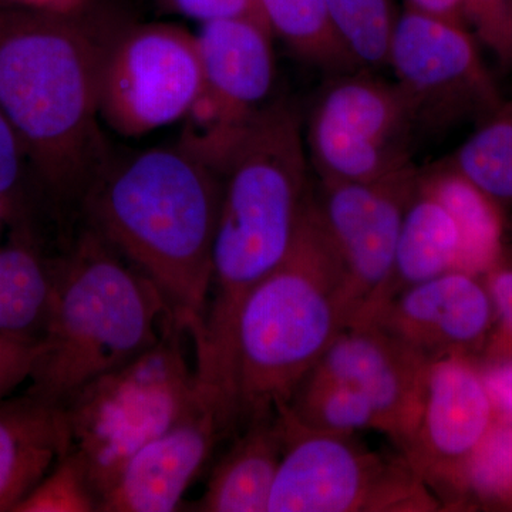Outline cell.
<instances>
[{"label": "cell", "instance_id": "obj_27", "mask_svg": "<svg viewBox=\"0 0 512 512\" xmlns=\"http://www.w3.org/2000/svg\"><path fill=\"white\" fill-rule=\"evenodd\" d=\"M99 498L82 461L67 451L13 512H94Z\"/></svg>", "mask_w": 512, "mask_h": 512}, {"label": "cell", "instance_id": "obj_26", "mask_svg": "<svg viewBox=\"0 0 512 512\" xmlns=\"http://www.w3.org/2000/svg\"><path fill=\"white\" fill-rule=\"evenodd\" d=\"M336 32L362 69L386 67L396 20L394 0H325Z\"/></svg>", "mask_w": 512, "mask_h": 512}, {"label": "cell", "instance_id": "obj_16", "mask_svg": "<svg viewBox=\"0 0 512 512\" xmlns=\"http://www.w3.org/2000/svg\"><path fill=\"white\" fill-rule=\"evenodd\" d=\"M429 366L376 323L360 322L343 330L315 367L365 394L382 433L403 453L419 426Z\"/></svg>", "mask_w": 512, "mask_h": 512}, {"label": "cell", "instance_id": "obj_7", "mask_svg": "<svg viewBox=\"0 0 512 512\" xmlns=\"http://www.w3.org/2000/svg\"><path fill=\"white\" fill-rule=\"evenodd\" d=\"M284 453L268 512H426L443 507L403 456L377 453L356 434L302 426L278 409Z\"/></svg>", "mask_w": 512, "mask_h": 512}, {"label": "cell", "instance_id": "obj_17", "mask_svg": "<svg viewBox=\"0 0 512 512\" xmlns=\"http://www.w3.org/2000/svg\"><path fill=\"white\" fill-rule=\"evenodd\" d=\"M67 450L62 407L30 393L0 399V512H13Z\"/></svg>", "mask_w": 512, "mask_h": 512}, {"label": "cell", "instance_id": "obj_14", "mask_svg": "<svg viewBox=\"0 0 512 512\" xmlns=\"http://www.w3.org/2000/svg\"><path fill=\"white\" fill-rule=\"evenodd\" d=\"M365 322L376 323L427 362L474 359L490 338L494 306L481 276L450 271L393 296Z\"/></svg>", "mask_w": 512, "mask_h": 512}, {"label": "cell", "instance_id": "obj_20", "mask_svg": "<svg viewBox=\"0 0 512 512\" xmlns=\"http://www.w3.org/2000/svg\"><path fill=\"white\" fill-rule=\"evenodd\" d=\"M419 183L456 221L461 238L457 271L483 278L507 248L503 207L444 160L419 168Z\"/></svg>", "mask_w": 512, "mask_h": 512}, {"label": "cell", "instance_id": "obj_32", "mask_svg": "<svg viewBox=\"0 0 512 512\" xmlns=\"http://www.w3.org/2000/svg\"><path fill=\"white\" fill-rule=\"evenodd\" d=\"M161 5L184 18L198 23L212 20L251 18L262 20L255 0H160ZM269 28V26H268Z\"/></svg>", "mask_w": 512, "mask_h": 512}, {"label": "cell", "instance_id": "obj_29", "mask_svg": "<svg viewBox=\"0 0 512 512\" xmlns=\"http://www.w3.org/2000/svg\"><path fill=\"white\" fill-rule=\"evenodd\" d=\"M29 165L15 128L0 110V218L19 224L25 217V181Z\"/></svg>", "mask_w": 512, "mask_h": 512}, {"label": "cell", "instance_id": "obj_12", "mask_svg": "<svg viewBox=\"0 0 512 512\" xmlns=\"http://www.w3.org/2000/svg\"><path fill=\"white\" fill-rule=\"evenodd\" d=\"M417 177L419 168L412 164L379 180L313 185L316 215L348 284L352 325L370 315L389 281Z\"/></svg>", "mask_w": 512, "mask_h": 512}, {"label": "cell", "instance_id": "obj_3", "mask_svg": "<svg viewBox=\"0 0 512 512\" xmlns=\"http://www.w3.org/2000/svg\"><path fill=\"white\" fill-rule=\"evenodd\" d=\"M111 35L93 15L0 9V110L62 200L83 198L103 168L100 73Z\"/></svg>", "mask_w": 512, "mask_h": 512}, {"label": "cell", "instance_id": "obj_22", "mask_svg": "<svg viewBox=\"0 0 512 512\" xmlns=\"http://www.w3.org/2000/svg\"><path fill=\"white\" fill-rule=\"evenodd\" d=\"M274 37L329 76L362 69L342 42L325 0H255Z\"/></svg>", "mask_w": 512, "mask_h": 512}, {"label": "cell", "instance_id": "obj_33", "mask_svg": "<svg viewBox=\"0 0 512 512\" xmlns=\"http://www.w3.org/2000/svg\"><path fill=\"white\" fill-rule=\"evenodd\" d=\"M480 367L498 419L512 421V359H487Z\"/></svg>", "mask_w": 512, "mask_h": 512}, {"label": "cell", "instance_id": "obj_13", "mask_svg": "<svg viewBox=\"0 0 512 512\" xmlns=\"http://www.w3.org/2000/svg\"><path fill=\"white\" fill-rule=\"evenodd\" d=\"M495 419L480 367L471 357L434 360L419 426L402 454L439 500L444 495L453 504L461 468Z\"/></svg>", "mask_w": 512, "mask_h": 512}, {"label": "cell", "instance_id": "obj_21", "mask_svg": "<svg viewBox=\"0 0 512 512\" xmlns=\"http://www.w3.org/2000/svg\"><path fill=\"white\" fill-rule=\"evenodd\" d=\"M55 266L30 242L0 248V333L39 340L52 298Z\"/></svg>", "mask_w": 512, "mask_h": 512}, {"label": "cell", "instance_id": "obj_1", "mask_svg": "<svg viewBox=\"0 0 512 512\" xmlns=\"http://www.w3.org/2000/svg\"><path fill=\"white\" fill-rule=\"evenodd\" d=\"M221 191V174L178 143L101 168L83 197L94 231L157 286L194 346L207 313Z\"/></svg>", "mask_w": 512, "mask_h": 512}, {"label": "cell", "instance_id": "obj_15", "mask_svg": "<svg viewBox=\"0 0 512 512\" xmlns=\"http://www.w3.org/2000/svg\"><path fill=\"white\" fill-rule=\"evenodd\" d=\"M231 427L212 394L200 400L164 433L151 440L121 468L101 494V512H171L207 463L218 439Z\"/></svg>", "mask_w": 512, "mask_h": 512}, {"label": "cell", "instance_id": "obj_9", "mask_svg": "<svg viewBox=\"0 0 512 512\" xmlns=\"http://www.w3.org/2000/svg\"><path fill=\"white\" fill-rule=\"evenodd\" d=\"M386 67L412 104L419 133L477 123L504 100L473 32L417 10L399 13Z\"/></svg>", "mask_w": 512, "mask_h": 512}, {"label": "cell", "instance_id": "obj_31", "mask_svg": "<svg viewBox=\"0 0 512 512\" xmlns=\"http://www.w3.org/2000/svg\"><path fill=\"white\" fill-rule=\"evenodd\" d=\"M37 353L36 340L0 333V399L8 397L32 373Z\"/></svg>", "mask_w": 512, "mask_h": 512}, {"label": "cell", "instance_id": "obj_23", "mask_svg": "<svg viewBox=\"0 0 512 512\" xmlns=\"http://www.w3.org/2000/svg\"><path fill=\"white\" fill-rule=\"evenodd\" d=\"M444 161L501 207L512 204V99H505Z\"/></svg>", "mask_w": 512, "mask_h": 512}, {"label": "cell", "instance_id": "obj_19", "mask_svg": "<svg viewBox=\"0 0 512 512\" xmlns=\"http://www.w3.org/2000/svg\"><path fill=\"white\" fill-rule=\"evenodd\" d=\"M461 238L453 215L430 191H416L404 212L392 274L367 319L377 308L407 288L446 272L457 271ZM363 320V322H365Z\"/></svg>", "mask_w": 512, "mask_h": 512}, {"label": "cell", "instance_id": "obj_4", "mask_svg": "<svg viewBox=\"0 0 512 512\" xmlns=\"http://www.w3.org/2000/svg\"><path fill=\"white\" fill-rule=\"evenodd\" d=\"M355 322L348 284L311 204L288 255L242 302L232 340L237 421L276 412Z\"/></svg>", "mask_w": 512, "mask_h": 512}, {"label": "cell", "instance_id": "obj_5", "mask_svg": "<svg viewBox=\"0 0 512 512\" xmlns=\"http://www.w3.org/2000/svg\"><path fill=\"white\" fill-rule=\"evenodd\" d=\"M173 323L157 286L92 228L55 265L28 393L63 406L156 345Z\"/></svg>", "mask_w": 512, "mask_h": 512}, {"label": "cell", "instance_id": "obj_10", "mask_svg": "<svg viewBox=\"0 0 512 512\" xmlns=\"http://www.w3.org/2000/svg\"><path fill=\"white\" fill-rule=\"evenodd\" d=\"M201 83L195 33L171 23L120 30L101 64V120L120 136H146L184 121Z\"/></svg>", "mask_w": 512, "mask_h": 512}, {"label": "cell", "instance_id": "obj_25", "mask_svg": "<svg viewBox=\"0 0 512 512\" xmlns=\"http://www.w3.org/2000/svg\"><path fill=\"white\" fill-rule=\"evenodd\" d=\"M453 504L512 510V421L495 419L461 468Z\"/></svg>", "mask_w": 512, "mask_h": 512}, {"label": "cell", "instance_id": "obj_2", "mask_svg": "<svg viewBox=\"0 0 512 512\" xmlns=\"http://www.w3.org/2000/svg\"><path fill=\"white\" fill-rule=\"evenodd\" d=\"M309 168L301 119L284 101L266 104L225 158L210 295L195 346L207 369H227L242 302L288 255L312 200Z\"/></svg>", "mask_w": 512, "mask_h": 512}, {"label": "cell", "instance_id": "obj_34", "mask_svg": "<svg viewBox=\"0 0 512 512\" xmlns=\"http://www.w3.org/2000/svg\"><path fill=\"white\" fill-rule=\"evenodd\" d=\"M0 9L23 10L60 18L93 15L94 0H0Z\"/></svg>", "mask_w": 512, "mask_h": 512}, {"label": "cell", "instance_id": "obj_35", "mask_svg": "<svg viewBox=\"0 0 512 512\" xmlns=\"http://www.w3.org/2000/svg\"><path fill=\"white\" fill-rule=\"evenodd\" d=\"M404 8L417 10L434 18L451 20L468 28L460 0H404Z\"/></svg>", "mask_w": 512, "mask_h": 512}, {"label": "cell", "instance_id": "obj_8", "mask_svg": "<svg viewBox=\"0 0 512 512\" xmlns=\"http://www.w3.org/2000/svg\"><path fill=\"white\" fill-rule=\"evenodd\" d=\"M416 114L396 82L373 70L330 76L305 128L309 163L320 181H372L413 164Z\"/></svg>", "mask_w": 512, "mask_h": 512}, {"label": "cell", "instance_id": "obj_24", "mask_svg": "<svg viewBox=\"0 0 512 512\" xmlns=\"http://www.w3.org/2000/svg\"><path fill=\"white\" fill-rule=\"evenodd\" d=\"M278 409L285 410L292 419L313 430L349 434L376 430L382 433L379 416L365 394L326 375L318 367H313L303 377L288 402Z\"/></svg>", "mask_w": 512, "mask_h": 512}, {"label": "cell", "instance_id": "obj_6", "mask_svg": "<svg viewBox=\"0 0 512 512\" xmlns=\"http://www.w3.org/2000/svg\"><path fill=\"white\" fill-rule=\"evenodd\" d=\"M184 332L163 338L126 365L86 384L62 407L69 450L82 461L97 498L128 460L180 420L200 400Z\"/></svg>", "mask_w": 512, "mask_h": 512}, {"label": "cell", "instance_id": "obj_18", "mask_svg": "<svg viewBox=\"0 0 512 512\" xmlns=\"http://www.w3.org/2000/svg\"><path fill=\"white\" fill-rule=\"evenodd\" d=\"M282 453L284 434L278 413L247 421V429L212 471L197 510L268 512Z\"/></svg>", "mask_w": 512, "mask_h": 512}, {"label": "cell", "instance_id": "obj_11", "mask_svg": "<svg viewBox=\"0 0 512 512\" xmlns=\"http://www.w3.org/2000/svg\"><path fill=\"white\" fill-rule=\"evenodd\" d=\"M195 36L202 83L180 144L220 173L242 131L268 104L276 73L274 35L262 20L234 18L201 23Z\"/></svg>", "mask_w": 512, "mask_h": 512}, {"label": "cell", "instance_id": "obj_30", "mask_svg": "<svg viewBox=\"0 0 512 512\" xmlns=\"http://www.w3.org/2000/svg\"><path fill=\"white\" fill-rule=\"evenodd\" d=\"M494 306V326L483 350L487 359H512V249L483 276Z\"/></svg>", "mask_w": 512, "mask_h": 512}, {"label": "cell", "instance_id": "obj_28", "mask_svg": "<svg viewBox=\"0 0 512 512\" xmlns=\"http://www.w3.org/2000/svg\"><path fill=\"white\" fill-rule=\"evenodd\" d=\"M468 28L493 53L498 64L512 70V0H460Z\"/></svg>", "mask_w": 512, "mask_h": 512}]
</instances>
